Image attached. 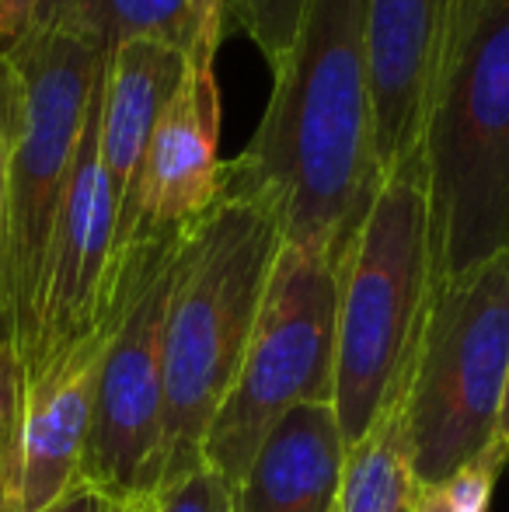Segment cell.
Instances as JSON below:
<instances>
[{
	"instance_id": "1",
	"label": "cell",
	"mask_w": 509,
	"mask_h": 512,
	"mask_svg": "<svg viewBox=\"0 0 509 512\" xmlns=\"http://www.w3.org/2000/svg\"><path fill=\"white\" fill-rule=\"evenodd\" d=\"M370 0H307L255 136L224 178L276 213L286 244L346 255L384 175L370 119Z\"/></svg>"
},
{
	"instance_id": "2",
	"label": "cell",
	"mask_w": 509,
	"mask_h": 512,
	"mask_svg": "<svg viewBox=\"0 0 509 512\" xmlns=\"http://www.w3.org/2000/svg\"><path fill=\"white\" fill-rule=\"evenodd\" d=\"M269 203L224 178L210 213L178 241L164 321V485L203 467V443L224 405L279 251Z\"/></svg>"
},
{
	"instance_id": "3",
	"label": "cell",
	"mask_w": 509,
	"mask_h": 512,
	"mask_svg": "<svg viewBox=\"0 0 509 512\" xmlns=\"http://www.w3.org/2000/svg\"><path fill=\"white\" fill-rule=\"evenodd\" d=\"M419 154L433 283L509 251V0H457Z\"/></svg>"
},
{
	"instance_id": "4",
	"label": "cell",
	"mask_w": 509,
	"mask_h": 512,
	"mask_svg": "<svg viewBox=\"0 0 509 512\" xmlns=\"http://www.w3.org/2000/svg\"><path fill=\"white\" fill-rule=\"evenodd\" d=\"M335 391L346 450L405 394L433 297V248L422 154L384 175L335 265Z\"/></svg>"
},
{
	"instance_id": "5",
	"label": "cell",
	"mask_w": 509,
	"mask_h": 512,
	"mask_svg": "<svg viewBox=\"0 0 509 512\" xmlns=\"http://www.w3.org/2000/svg\"><path fill=\"white\" fill-rule=\"evenodd\" d=\"M0 56L11 63L7 304L28 366L39 345L56 220L105 53L67 28H32Z\"/></svg>"
},
{
	"instance_id": "6",
	"label": "cell",
	"mask_w": 509,
	"mask_h": 512,
	"mask_svg": "<svg viewBox=\"0 0 509 512\" xmlns=\"http://www.w3.org/2000/svg\"><path fill=\"white\" fill-rule=\"evenodd\" d=\"M509 370V251L433 283L405 387L419 485L450 478L496 443Z\"/></svg>"
},
{
	"instance_id": "7",
	"label": "cell",
	"mask_w": 509,
	"mask_h": 512,
	"mask_svg": "<svg viewBox=\"0 0 509 512\" xmlns=\"http://www.w3.org/2000/svg\"><path fill=\"white\" fill-rule=\"evenodd\" d=\"M335 293L332 258L279 241L238 377L203 443V464L231 488L283 411L332 401Z\"/></svg>"
},
{
	"instance_id": "8",
	"label": "cell",
	"mask_w": 509,
	"mask_h": 512,
	"mask_svg": "<svg viewBox=\"0 0 509 512\" xmlns=\"http://www.w3.org/2000/svg\"><path fill=\"white\" fill-rule=\"evenodd\" d=\"M182 237L150 241L119 262L81 478L119 502L157 495L164 432V321Z\"/></svg>"
},
{
	"instance_id": "9",
	"label": "cell",
	"mask_w": 509,
	"mask_h": 512,
	"mask_svg": "<svg viewBox=\"0 0 509 512\" xmlns=\"http://www.w3.org/2000/svg\"><path fill=\"white\" fill-rule=\"evenodd\" d=\"M105 74V63H102ZM102 74L91 91L81 140L70 164L60 220H56L53 255H49L46 304H42L39 345L25 377L53 363L91 338L109 317L112 286H116V227L119 206L98 150V119H102Z\"/></svg>"
},
{
	"instance_id": "10",
	"label": "cell",
	"mask_w": 509,
	"mask_h": 512,
	"mask_svg": "<svg viewBox=\"0 0 509 512\" xmlns=\"http://www.w3.org/2000/svg\"><path fill=\"white\" fill-rule=\"evenodd\" d=\"M224 185L220 88L213 67L189 63L157 115L133 196L116 227V269L133 248L182 237L213 209Z\"/></svg>"
},
{
	"instance_id": "11",
	"label": "cell",
	"mask_w": 509,
	"mask_h": 512,
	"mask_svg": "<svg viewBox=\"0 0 509 512\" xmlns=\"http://www.w3.org/2000/svg\"><path fill=\"white\" fill-rule=\"evenodd\" d=\"M457 0H370V119L381 175L422 147Z\"/></svg>"
},
{
	"instance_id": "12",
	"label": "cell",
	"mask_w": 509,
	"mask_h": 512,
	"mask_svg": "<svg viewBox=\"0 0 509 512\" xmlns=\"http://www.w3.org/2000/svg\"><path fill=\"white\" fill-rule=\"evenodd\" d=\"M105 324L81 345L35 370L21 418V512H39L81 481L95 411Z\"/></svg>"
},
{
	"instance_id": "13",
	"label": "cell",
	"mask_w": 509,
	"mask_h": 512,
	"mask_svg": "<svg viewBox=\"0 0 509 512\" xmlns=\"http://www.w3.org/2000/svg\"><path fill=\"white\" fill-rule=\"evenodd\" d=\"M346 436L332 401H307L272 422L245 478L234 488L238 512H335Z\"/></svg>"
},
{
	"instance_id": "14",
	"label": "cell",
	"mask_w": 509,
	"mask_h": 512,
	"mask_svg": "<svg viewBox=\"0 0 509 512\" xmlns=\"http://www.w3.org/2000/svg\"><path fill=\"white\" fill-rule=\"evenodd\" d=\"M185 53L164 39H126L105 56L98 150L119 216L133 196L157 115L185 77Z\"/></svg>"
},
{
	"instance_id": "15",
	"label": "cell",
	"mask_w": 509,
	"mask_h": 512,
	"mask_svg": "<svg viewBox=\"0 0 509 512\" xmlns=\"http://www.w3.org/2000/svg\"><path fill=\"white\" fill-rule=\"evenodd\" d=\"M412 446L405 429V394L346 450L335 512H408L415 495Z\"/></svg>"
},
{
	"instance_id": "16",
	"label": "cell",
	"mask_w": 509,
	"mask_h": 512,
	"mask_svg": "<svg viewBox=\"0 0 509 512\" xmlns=\"http://www.w3.org/2000/svg\"><path fill=\"white\" fill-rule=\"evenodd\" d=\"M56 28L81 35L105 56L126 39H164L185 53L189 0H77Z\"/></svg>"
},
{
	"instance_id": "17",
	"label": "cell",
	"mask_w": 509,
	"mask_h": 512,
	"mask_svg": "<svg viewBox=\"0 0 509 512\" xmlns=\"http://www.w3.org/2000/svg\"><path fill=\"white\" fill-rule=\"evenodd\" d=\"M25 366L14 321L0 310V512H21V418H25Z\"/></svg>"
},
{
	"instance_id": "18",
	"label": "cell",
	"mask_w": 509,
	"mask_h": 512,
	"mask_svg": "<svg viewBox=\"0 0 509 512\" xmlns=\"http://www.w3.org/2000/svg\"><path fill=\"white\" fill-rule=\"evenodd\" d=\"M506 464L509 450L492 443L482 457L464 464L450 478L433 481V485H415L408 512H489L492 492H496Z\"/></svg>"
},
{
	"instance_id": "19",
	"label": "cell",
	"mask_w": 509,
	"mask_h": 512,
	"mask_svg": "<svg viewBox=\"0 0 509 512\" xmlns=\"http://www.w3.org/2000/svg\"><path fill=\"white\" fill-rule=\"evenodd\" d=\"M307 0H227V28L238 25L262 49L272 74H279L297 39Z\"/></svg>"
},
{
	"instance_id": "20",
	"label": "cell",
	"mask_w": 509,
	"mask_h": 512,
	"mask_svg": "<svg viewBox=\"0 0 509 512\" xmlns=\"http://www.w3.org/2000/svg\"><path fill=\"white\" fill-rule=\"evenodd\" d=\"M157 512H238L234 506V488L210 467H196L185 478L164 485L154 495Z\"/></svg>"
},
{
	"instance_id": "21",
	"label": "cell",
	"mask_w": 509,
	"mask_h": 512,
	"mask_svg": "<svg viewBox=\"0 0 509 512\" xmlns=\"http://www.w3.org/2000/svg\"><path fill=\"white\" fill-rule=\"evenodd\" d=\"M227 0H189V35H185V60L213 67L217 49L227 35Z\"/></svg>"
},
{
	"instance_id": "22",
	"label": "cell",
	"mask_w": 509,
	"mask_h": 512,
	"mask_svg": "<svg viewBox=\"0 0 509 512\" xmlns=\"http://www.w3.org/2000/svg\"><path fill=\"white\" fill-rule=\"evenodd\" d=\"M7 154H11V63L7 56H0V310L11 314V304H7Z\"/></svg>"
},
{
	"instance_id": "23",
	"label": "cell",
	"mask_w": 509,
	"mask_h": 512,
	"mask_svg": "<svg viewBox=\"0 0 509 512\" xmlns=\"http://www.w3.org/2000/svg\"><path fill=\"white\" fill-rule=\"evenodd\" d=\"M123 506L126 502L112 499L109 492H102V488H95L91 481L81 478V481H74L60 499L49 502V506L39 512H123Z\"/></svg>"
},
{
	"instance_id": "24",
	"label": "cell",
	"mask_w": 509,
	"mask_h": 512,
	"mask_svg": "<svg viewBox=\"0 0 509 512\" xmlns=\"http://www.w3.org/2000/svg\"><path fill=\"white\" fill-rule=\"evenodd\" d=\"M42 0H0V53H11L35 28Z\"/></svg>"
},
{
	"instance_id": "25",
	"label": "cell",
	"mask_w": 509,
	"mask_h": 512,
	"mask_svg": "<svg viewBox=\"0 0 509 512\" xmlns=\"http://www.w3.org/2000/svg\"><path fill=\"white\" fill-rule=\"evenodd\" d=\"M74 4H77V0H42L39 18H35V28H56L63 18H67Z\"/></svg>"
},
{
	"instance_id": "26",
	"label": "cell",
	"mask_w": 509,
	"mask_h": 512,
	"mask_svg": "<svg viewBox=\"0 0 509 512\" xmlns=\"http://www.w3.org/2000/svg\"><path fill=\"white\" fill-rule=\"evenodd\" d=\"M496 443L509 450V370H506V391H503V408H499V429H496Z\"/></svg>"
},
{
	"instance_id": "27",
	"label": "cell",
	"mask_w": 509,
	"mask_h": 512,
	"mask_svg": "<svg viewBox=\"0 0 509 512\" xmlns=\"http://www.w3.org/2000/svg\"><path fill=\"white\" fill-rule=\"evenodd\" d=\"M123 512H157V502H154V495H147V499H133V502H126Z\"/></svg>"
}]
</instances>
